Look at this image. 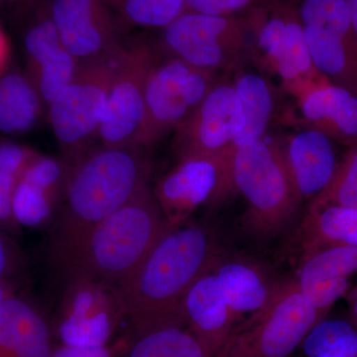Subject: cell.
I'll list each match as a JSON object with an SVG mask.
<instances>
[{
	"mask_svg": "<svg viewBox=\"0 0 357 357\" xmlns=\"http://www.w3.org/2000/svg\"><path fill=\"white\" fill-rule=\"evenodd\" d=\"M147 152L138 146L98 144L72 166L49 243V259L59 273L69 268L100 222L149 185Z\"/></svg>",
	"mask_w": 357,
	"mask_h": 357,
	"instance_id": "1",
	"label": "cell"
},
{
	"mask_svg": "<svg viewBox=\"0 0 357 357\" xmlns=\"http://www.w3.org/2000/svg\"><path fill=\"white\" fill-rule=\"evenodd\" d=\"M220 256L217 241L204 225L187 222L171 227L121 289L131 335L185 324L181 309L185 294Z\"/></svg>",
	"mask_w": 357,
	"mask_h": 357,
	"instance_id": "2",
	"label": "cell"
},
{
	"mask_svg": "<svg viewBox=\"0 0 357 357\" xmlns=\"http://www.w3.org/2000/svg\"><path fill=\"white\" fill-rule=\"evenodd\" d=\"M171 227L147 185L91 232L61 276L89 274L121 290Z\"/></svg>",
	"mask_w": 357,
	"mask_h": 357,
	"instance_id": "3",
	"label": "cell"
},
{
	"mask_svg": "<svg viewBox=\"0 0 357 357\" xmlns=\"http://www.w3.org/2000/svg\"><path fill=\"white\" fill-rule=\"evenodd\" d=\"M230 194L246 203L243 225L258 238H272L292 222L302 204L277 140L261 139L241 148L229 167Z\"/></svg>",
	"mask_w": 357,
	"mask_h": 357,
	"instance_id": "4",
	"label": "cell"
},
{
	"mask_svg": "<svg viewBox=\"0 0 357 357\" xmlns=\"http://www.w3.org/2000/svg\"><path fill=\"white\" fill-rule=\"evenodd\" d=\"M249 54L256 64L276 75L296 98L323 79L317 70L297 8L284 0H261L245 18Z\"/></svg>",
	"mask_w": 357,
	"mask_h": 357,
	"instance_id": "5",
	"label": "cell"
},
{
	"mask_svg": "<svg viewBox=\"0 0 357 357\" xmlns=\"http://www.w3.org/2000/svg\"><path fill=\"white\" fill-rule=\"evenodd\" d=\"M121 50L79 63L70 83L48 107L62 157L70 167L100 144L98 133Z\"/></svg>",
	"mask_w": 357,
	"mask_h": 357,
	"instance_id": "6",
	"label": "cell"
},
{
	"mask_svg": "<svg viewBox=\"0 0 357 357\" xmlns=\"http://www.w3.org/2000/svg\"><path fill=\"white\" fill-rule=\"evenodd\" d=\"M64 289L52 321L57 344L109 347L126 319L121 290L109 282L84 273L63 278Z\"/></svg>",
	"mask_w": 357,
	"mask_h": 357,
	"instance_id": "7",
	"label": "cell"
},
{
	"mask_svg": "<svg viewBox=\"0 0 357 357\" xmlns=\"http://www.w3.org/2000/svg\"><path fill=\"white\" fill-rule=\"evenodd\" d=\"M218 79V73L192 67L169 54L162 59L157 56L148 77L138 146L149 151L174 132Z\"/></svg>",
	"mask_w": 357,
	"mask_h": 357,
	"instance_id": "8",
	"label": "cell"
},
{
	"mask_svg": "<svg viewBox=\"0 0 357 357\" xmlns=\"http://www.w3.org/2000/svg\"><path fill=\"white\" fill-rule=\"evenodd\" d=\"M163 30L164 51L198 69L234 70L249 54L248 23L236 15L187 13Z\"/></svg>",
	"mask_w": 357,
	"mask_h": 357,
	"instance_id": "9",
	"label": "cell"
},
{
	"mask_svg": "<svg viewBox=\"0 0 357 357\" xmlns=\"http://www.w3.org/2000/svg\"><path fill=\"white\" fill-rule=\"evenodd\" d=\"M319 317L296 279L280 282L267 309L234 335L223 357L290 356Z\"/></svg>",
	"mask_w": 357,
	"mask_h": 357,
	"instance_id": "10",
	"label": "cell"
},
{
	"mask_svg": "<svg viewBox=\"0 0 357 357\" xmlns=\"http://www.w3.org/2000/svg\"><path fill=\"white\" fill-rule=\"evenodd\" d=\"M156 57L153 47L145 41L122 46L98 133L100 144L138 146L148 77Z\"/></svg>",
	"mask_w": 357,
	"mask_h": 357,
	"instance_id": "11",
	"label": "cell"
},
{
	"mask_svg": "<svg viewBox=\"0 0 357 357\" xmlns=\"http://www.w3.org/2000/svg\"><path fill=\"white\" fill-rule=\"evenodd\" d=\"M241 100L231 81L218 79L210 93L174 131L178 161L195 157L218 158L243 128Z\"/></svg>",
	"mask_w": 357,
	"mask_h": 357,
	"instance_id": "12",
	"label": "cell"
},
{
	"mask_svg": "<svg viewBox=\"0 0 357 357\" xmlns=\"http://www.w3.org/2000/svg\"><path fill=\"white\" fill-rule=\"evenodd\" d=\"M48 11L65 48L79 63L117 53L123 46L105 0H51Z\"/></svg>",
	"mask_w": 357,
	"mask_h": 357,
	"instance_id": "13",
	"label": "cell"
},
{
	"mask_svg": "<svg viewBox=\"0 0 357 357\" xmlns=\"http://www.w3.org/2000/svg\"><path fill=\"white\" fill-rule=\"evenodd\" d=\"M72 167L63 157L39 153L25 169L15 192L14 218L22 227H53L64 204Z\"/></svg>",
	"mask_w": 357,
	"mask_h": 357,
	"instance_id": "14",
	"label": "cell"
},
{
	"mask_svg": "<svg viewBox=\"0 0 357 357\" xmlns=\"http://www.w3.org/2000/svg\"><path fill=\"white\" fill-rule=\"evenodd\" d=\"M220 181L218 158L195 157L178 161L152 190L167 222L176 227L189 222L192 213L206 202L211 203Z\"/></svg>",
	"mask_w": 357,
	"mask_h": 357,
	"instance_id": "15",
	"label": "cell"
},
{
	"mask_svg": "<svg viewBox=\"0 0 357 357\" xmlns=\"http://www.w3.org/2000/svg\"><path fill=\"white\" fill-rule=\"evenodd\" d=\"M27 77L49 107L76 75L79 62L65 48L48 8L28 27L24 37Z\"/></svg>",
	"mask_w": 357,
	"mask_h": 357,
	"instance_id": "16",
	"label": "cell"
},
{
	"mask_svg": "<svg viewBox=\"0 0 357 357\" xmlns=\"http://www.w3.org/2000/svg\"><path fill=\"white\" fill-rule=\"evenodd\" d=\"M183 321L210 357H223L236 323L218 277L211 270L199 277L182 303Z\"/></svg>",
	"mask_w": 357,
	"mask_h": 357,
	"instance_id": "17",
	"label": "cell"
},
{
	"mask_svg": "<svg viewBox=\"0 0 357 357\" xmlns=\"http://www.w3.org/2000/svg\"><path fill=\"white\" fill-rule=\"evenodd\" d=\"M301 199H314L332 182L338 163L335 141L311 128L277 139Z\"/></svg>",
	"mask_w": 357,
	"mask_h": 357,
	"instance_id": "18",
	"label": "cell"
},
{
	"mask_svg": "<svg viewBox=\"0 0 357 357\" xmlns=\"http://www.w3.org/2000/svg\"><path fill=\"white\" fill-rule=\"evenodd\" d=\"M231 83L243 105L245 122L229 146L218 157L220 181L215 196V202H222L230 194L229 167L234 154L241 148L265 137L275 110L273 88L259 73L241 70L236 73Z\"/></svg>",
	"mask_w": 357,
	"mask_h": 357,
	"instance_id": "19",
	"label": "cell"
},
{
	"mask_svg": "<svg viewBox=\"0 0 357 357\" xmlns=\"http://www.w3.org/2000/svg\"><path fill=\"white\" fill-rule=\"evenodd\" d=\"M53 325L31 301L17 294L0 303V357H52Z\"/></svg>",
	"mask_w": 357,
	"mask_h": 357,
	"instance_id": "20",
	"label": "cell"
},
{
	"mask_svg": "<svg viewBox=\"0 0 357 357\" xmlns=\"http://www.w3.org/2000/svg\"><path fill=\"white\" fill-rule=\"evenodd\" d=\"M297 100L303 128L318 130L347 147L357 144V93L324 79Z\"/></svg>",
	"mask_w": 357,
	"mask_h": 357,
	"instance_id": "21",
	"label": "cell"
},
{
	"mask_svg": "<svg viewBox=\"0 0 357 357\" xmlns=\"http://www.w3.org/2000/svg\"><path fill=\"white\" fill-rule=\"evenodd\" d=\"M218 277L236 321L257 318L273 300L280 282L270 279L261 266L241 257L222 258L211 268Z\"/></svg>",
	"mask_w": 357,
	"mask_h": 357,
	"instance_id": "22",
	"label": "cell"
},
{
	"mask_svg": "<svg viewBox=\"0 0 357 357\" xmlns=\"http://www.w3.org/2000/svg\"><path fill=\"white\" fill-rule=\"evenodd\" d=\"M303 258L333 245L356 246L357 208L310 206L299 230Z\"/></svg>",
	"mask_w": 357,
	"mask_h": 357,
	"instance_id": "23",
	"label": "cell"
},
{
	"mask_svg": "<svg viewBox=\"0 0 357 357\" xmlns=\"http://www.w3.org/2000/svg\"><path fill=\"white\" fill-rule=\"evenodd\" d=\"M44 107L27 75L0 74V134L17 137L29 133L38 124Z\"/></svg>",
	"mask_w": 357,
	"mask_h": 357,
	"instance_id": "24",
	"label": "cell"
},
{
	"mask_svg": "<svg viewBox=\"0 0 357 357\" xmlns=\"http://www.w3.org/2000/svg\"><path fill=\"white\" fill-rule=\"evenodd\" d=\"M317 70L331 83L357 93V48L318 27L304 26Z\"/></svg>",
	"mask_w": 357,
	"mask_h": 357,
	"instance_id": "25",
	"label": "cell"
},
{
	"mask_svg": "<svg viewBox=\"0 0 357 357\" xmlns=\"http://www.w3.org/2000/svg\"><path fill=\"white\" fill-rule=\"evenodd\" d=\"M116 357H210L185 324H171L131 335Z\"/></svg>",
	"mask_w": 357,
	"mask_h": 357,
	"instance_id": "26",
	"label": "cell"
},
{
	"mask_svg": "<svg viewBox=\"0 0 357 357\" xmlns=\"http://www.w3.org/2000/svg\"><path fill=\"white\" fill-rule=\"evenodd\" d=\"M38 154L17 143H0V229L13 237L21 236L22 230L14 218V192L25 169Z\"/></svg>",
	"mask_w": 357,
	"mask_h": 357,
	"instance_id": "27",
	"label": "cell"
},
{
	"mask_svg": "<svg viewBox=\"0 0 357 357\" xmlns=\"http://www.w3.org/2000/svg\"><path fill=\"white\" fill-rule=\"evenodd\" d=\"M128 24L165 29L188 11L185 0H105Z\"/></svg>",
	"mask_w": 357,
	"mask_h": 357,
	"instance_id": "28",
	"label": "cell"
},
{
	"mask_svg": "<svg viewBox=\"0 0 357 357\" xmlns=\"http://www.w3.org/2000/svg\"><path fill=\"white\" fill-rule=\"evenodd\" d=\"M302 24L333 33L357 48L351 9L347 0H301L296 6Z\"/></svg>",
	"mask_w": 357,
	"mask_h": 357,
	"instance_id": "29",
	"label": "cell"
},
{
	"mask_svg": "<svg viewBox=\"0 0 357 357\" xmlns=\"http://www.w3.org/2000/svg\"><path fill=\"white\" fill-rule=\"evenodd\" d=\"M357 271L356 246L333 245L303 258L298 282L349 278Z\"/></svg>",
	"mask_w": 357,
	"mask_h": 357,
	"instance_id": "30",
	"label": "cell"
},
{
	"mask_svg": "<svg viewBox=\"0 0 357 357\" xmlns=\"http://www.w3.org/2000/svg\"><path fill=\"white\" fill-rule=\"evenodd\" d=\"M357 332L342 319L319 321L303 340V349L307 357H319L328 352L356 349Z\"/></svg>",
	"mask_w": 357,
	"mask_h": 357,
	"instance_id": "31",
	"label": "cell"
},
{
	"mask_svg": "<svg viewBox=\"0 0 357 357\" xmlns=\"http://www.w3.org/2000/svg\"><path fill=\"white\" fill-rule=\"evenodd\" d=\"M328 204L357 208V144L349 147V151L338 163L332 182L311 201L310 206Z\"/></svg>",
	"mask_w": 357,
	"mask_h": 357,
	"instance_id": "32",
	"label": "cell"
},
{
	"mask_svg": "<svg viewBox=\"0 0 357 357\" xmlns=\"http://www.w3.org/2000/svg\"><path fill=\"white\" fill-rule=\"evenodd\" d=\"M298 284L301 292L319 314L332 307L340 298L344 297L349 287L347 278L298 282Z\"/></svg>",
	"mask_w": 357,
	"mask_h": 357,
	"instance_id": "33",
	"label": "cell"
},
{
	"mask_svg": "<svg viewBox=\"0 0 357 357\" xmlns=\"http://www.w3.org/2000/svg\"><path fill=\"white\" fill-rule=\"evenodd\" d=\"M261 0H185L188 11L213 16H231L250 9Z\"/></svg>",
	"mask_w": 357,
	"mask_h": 357,
	"instance_id": "34",
	"label": "cell"
},
{
	"mask_svg": "<svg viewBox=\"0 0 357 357\" xmlns=\"http://www.w3.org/2000/svg\"><path fill=\"white\" fill-rule=\"evenodd\" d=\"M24 265L20 248L14 243L13 237L0 229V283L14 281Z\"/></svg>",
	"mask_w": 357,
	"mask_h": 357,
	"instance_id": "35",
	"label": "cell"
},
{
	"mask_svg": "<svg viewBox=\"0 0 357 357\" xmlns=\"http://www.w3.org/2000/svg\"><path fill=\"white\" fill-rule=\"evenodd\" d=\"M117 349L110 347H76L57 344L52 357H116Z\"/></svg>",
	"mask_w": 357,
	"mask_h": 357,
	"instance_id": "36",
	"label": "cell"
},
{
	"mask_svg": "<svg viewBox=\"0 0 357 357\" xmlns=\"http://www.w3.org/2000/svg\"><path fill=\"white\" fill-rule=\"evenodd\" d=\"M9 57V44L3 30L0 27V74L6 69L7 60Z\"/></svg>",
	"mask_w": 357,
	"mask_h": 357,
	"instance_id": "37",
	"label": "cell"
},
{
	"mask_svg": "<svg viewBox=\"0 0 357 357\" xmlns=\"http://www.w3.org/2000/svg\"><path fill=\"white\" fill-rule=\"evenodd\" d=\"M16 293L15 281L1 282L0 283V303L9 296Z\"/></svg>",
	"mask_w": 357,
	"mask_h": 357,
	"instance_id": "38",
	"label": "cell"
},
{
	"mask_svg": "<svg viewBox=\"0 0 357 357\" xmlns=\"http://www.w3.org/2000/svg\"><path fill=\"white\" fill-rule=\"evenodd\" d=\"M349 9H351L352 24H354V32L357 38V0H347Z\"/></svg>",
	"mask_w": 357,
	"mask_h": 357,
	"instance_id": "39",
	"label": "cell"
},
{
	"mask_svg": "<svg viewBox=\"0 0 357 357\" xmlns=\"http://www.w3.org/2000/svg\"><path fill=\"white\" fill-rule=\"evenodd\" d=\"M319 357H357V356H356V354H349V352L333 351L328 352V354H324V356Z\"/></svg>",
	"mask_w": 357,
	"mask_h": 357,
	"instance_id": "40",
	"label": "cell"
},
{
	"mask_svg": "<svg viewBox=\"0 0 357 357\" xmlns=\"http://www.w3.org/2000/svg\"><path fill=\"white\" fill-rule=\"evenodd\" d=\"M354 317H356V319H357V298H356V300L354 301Z\"/></svg>",
	"mask_w": 357,
	"mask_h": 357,
	"instance_id": "41",
	"label": "cell"
},
{
	"mask_svg": "<svg viewBox=\"0 0 357 357\" xmlns=\"http://www.w3.org/2000/svg\"><path fill=\"white\" fill-rule=\"evenodd\" d=\"M0 1H6V0H0Z\"/></svg>",
	"mask_w": 357,
	"mask_h": 357,
	"instance_id": "42",
	"label": "cell"
}]
</instances>
